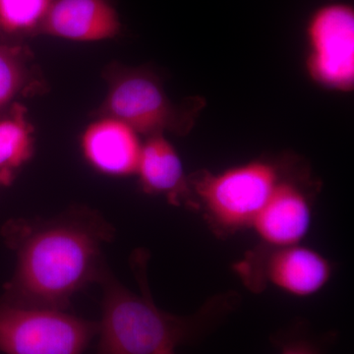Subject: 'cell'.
<instances>
[{"label":"cell","mask_w":354,"mask_h":354,"mask_svg":"<svg viewBox=\"0 0 354 354\" xmlns=\"http://www.w3.org/2000/svg\"><path fill=\"white\" fill-rule=\"evenodd\" d=\"M99 322L65 310L0 304V351L6 354H84Z\"/></svg>","instance_id":"4"},{"label":"cell","mask_w":354,"mask_h":354,"mask_svg":"<svg viewBox=\"0 0 354 354\" xmlns=\"http://www.w3.org/2000/svg\"><path fill=\"white\" fill-rule=\"evenodd\" d=\"M174 348L172 346H165V348L160 349L157 354H176L174 353Z\"/></svg>","instance_id":"16"},{"label":"cell","mask_w":354,"mask_h":354,"mask_svg":"<svg viewBox=\"0 0 354 354\" xmlns=\"http://www.w3.org/2000/svg\"><path fill=\"white\" fill-rule=\"evenodd\" d=\"M34 140L26 109L19 104L0 118V184L9 185L16 172L32 158Z\"/></svg>","instance_id":"12"},{"label":"cell","mask_w":354,"mask_h":354,"mask_svg":"<svg viewBox=\"0 0 354 354\" xmlns=\"http://www.w3.org/2000/svg\"><path fill=\"white\" fill-rule=\"evenodd\" d=\"M102 111L104 116L150 136L183 127V116L167 99L162 86L144 72H124L114 77Z\"/></svg>","instance_id":"6"},{"label":"cell","mask_w":354,"mask_h":354,"mask_svg":"<svg viewBox=\"0 0 354 354\" xmlns=\"http://www.w3.org/2000/svg\"><path fill=\"white\" fill-rule=\"evenodd\" d=\"M27 50L20 46H0V109L25 94L32 86Z\"/></svg>","instance_id":"13"},{"label":"cell","mask_w":354,"mask_h":354,"mask_svg":"<svg viewBox=\"0 0 354 354\" xmlns=\"http://www.w3.org/2000/svg\"><path fill=\"white\" fill-rule=\"evenodd\" d=\"M120 31V17L109 0H53L39 32L70 41H97Z\"/></svg>","instance_id":"9"},{"label":"cell","mask_w":354,"mask_h":354,"mask_svg":"<svg viewBox=\"0 0 354 354\" xmlns=\"http://www.w3.org/2000/svg\"><path fill=\"white\" fill-rule=\"evenodd\" d=\"M308 71L328 88L351 91L354 85V12L333 4L318 9L309 21Z\"/></svg>","instance_id":"5"},{"label":"cell","mask_w":354,"mask_h":354,"mask_svg":"<svg viewBox=\"0 0 354 354\" xmlns=\"http://www.w3.org/2000/svg\"><path fill=\"white\" fill-rule=\"evenodd\" d=\"M265 250L237 268L251 285L266 281L286 293L305 297L322 290L332 276L329 261L308 247L295 244Z\"/></svg>","instance_id":"7"},{"label":"cell","mask_w":354,"mask_h":354,"mask_svg":"<svg viewBox=\"0 0 354 354\" xmlns=\"http://www.w3.org/2000/svg\"><path fill=\"white\" fill-rule=\"evenodd\" d=\"M53 0H0V36L41 31Z\"/></svg>","instance_id":"14"},{"label":"cell","mask_w":354,"mask_h":354,"mask_svg":"<svg viewBox=\"0 0 354 354\" xmlns=\"http://www.w3.org/2000/svg\"><path fill=\"white\" fill-rule=\"evenodd\" d=\"M136 174L147 192L164 194L176 205L190 204V186L183 162L162 134L150 136L142 145Z\"/></svg>","instance_id":"11"},{"label":"cell","mask_w":354,"mask_h":354,"mask_svg":"<svg viewBox=\"0 0 354 354\" xmlns=\"http://www.w3.org/2000/svg\"><path fill=\"white\" fill-rule=\"evenodd\" d=\"M81 147L88 164L102 174L127 176L137 172L142 144L138 133L122 121L104 116L88 125Z\"/></svg>","instance_id":"10"},{"label":"cell","mask_w":354,"mask_h":354,"mask_svg":"<svg viewBox=\"0 0 354 354\" xmlns=\"http://www.w3.org/2000/svg\"><path fill=\"white\" fill-rule=\"evenodd\" d=\"M279 181L274 165L253 162L218 174H200L189 185L211 227L230 234L251 227Z\"/></svg>","instance_id":"3"},{"label":"cell","mask_w":354,"mask_h":354,"mask_svg":"<svg viewBox=\"0 0 354 354\" xmlns=\"http://www.w3.org/2000/svg\"><path fill=\"white\" fill-rule=\"evenodd\" d=\"M312 223L309 200L295 184L279 181L251 228L269 248L300 244Z\"/></svg>","instance_id":"8"},{"label":"cell","mask_w":354,"mask_h":354,"mask_svg":"<svg viewBox=\"0 0 354 354\" xmlns=\"http://www.w3.org/2000/svg\"><path fill=\"white\" fill-rule=\"evenodd\" d=\"M17 265L0 304L27 308L65 310L84 286L108 268L102 248L113 228L88 209H73L51 220H12L2 228Z\"/></svg>","instance_id":"1"},{"label":"cell","mask_w":354,"mask_h":354,"mask_svg":"<svg viewBox=\"0 0 354 354\" xmlns=\"http://www.w3.org/2000/svg\"><path fill=\"white\" fill-rule=\"evenodd\" d=\"M272 342L281 354H324L322 342L309 335L302 324L278 333Z\"/></svg>","instance_id":"15"},{"label":"cell","mask_w":354,"mask_h":354,"mask_svg":"<svg viewBox=\"0 0 354 354\" xmlns=\"http://www.w3.org/2000/svg\"><path fill=\"white\" fill-rule=\"evenodd\" d=\"M133 262L141 295L121 285L109 269L100 279L104 297L97 354H157L165 346L191 344L215 329L234 309V299L221 297L192 316L167 313L153 304L149 292L144 253H137Z\"/></svg>","instance_id":"2"}]
</instances>
